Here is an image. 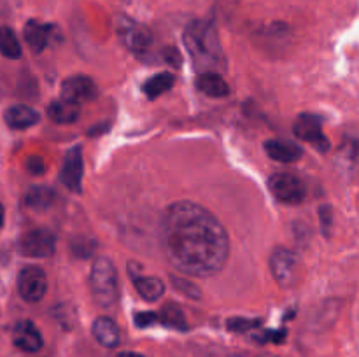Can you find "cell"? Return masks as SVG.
Here are the masks:
<instances>
[{
  "label": "cell",
  "mask_w": 359,
  "mask_h": 357,
  "mask_svg": "<svg viewBox=\"0 0 359 357\" xmlns=\"http://www.w3.org/2000/svg\"><path fill=\"white\" fill-rule=\"evenodd\" d=\"M161 245L168 262L189 276L216 275L230 255V238L219 219L188 200L172 203L165 210Z\"/></svg>",
  "instance_id": "cell-1"
},
{
  "label": "cell",
  "mask_w": 359,
  "mask_h": 357,
  "mask_svg": "<svg viewBox=\"0 0 359 357\" xmlns=\"http://www.w3.org/2000/svg\"><path fill=\"white\" fill-rule=\"evenodd\" d=\"M182 42L198 74H221L226 69V58H224L219 34L210 21L195 20L188 23L182 34Z\"/></svg>",
  "instance_id": "cell-2"
},
{
  "label": "cell",
  "mask_w": 359,
  "mask_h": 357,
  "mask_svg": "<svg viewBox=\"0 0 359 357\" xmlns=\"http://www.w3.org/2000/svg\"><path fill=\"white\" fill-rule=\"evenodd\" d=\"M90 290L95 303L100 308H112L118 303L119 284L118 270L109 258H97L91 265Z\"/></svg>",
  "instance_id": "cell-3"
},
{
  "label": "cell",
  "mask_w": 359,
  "mask_h": 357,
  "mask_svg": "<svg viewBox=\"0 0 359 357\" xmlns=\"http://www.w3.org/2000/svg\"><path fill=\"white\" fill-rule=\"evenodd\" d=\"M300 255L286 247H277L270 255V272L284 289L297 286L300 279Z\"/></svg>",
  "instance_id": "cell-4"
},
{
  "label": "cell",
  "mask_w": 359,
  "mask_h": 357,
  "mask_svg": "<svg viewBox=\"0 0 359 357\" xmlns=\"http://www.w3.org/2000/svg\"><path fill=\"white\" fill-rule=\"evenodd\" d=\"M269 189L277 202L284 205H298L305 200L307 189L300 177L287 172H279L269 178Z\"/></svg>",
  "instance_id": "cell-5"
},
{
  "label": "cell",
  "mask_w": 359,
  "mask_h": 357,
  "mask_svg": "<svg viewBox=\"0 0 359 357\" xmlns=\"http://www.w3.org/2000/svg\"><path fill=\"white\" fill-rule=\"evenodd\" d=\"M56 251V234L48 227H37L25 233L20 240V252L27 258H51Z\"/></svg>",
  "instance_id": "cell-6"
},
{
  "label": "cell",
  "mask_w": 359,
  "mask_h": 357,
  "mask_svg": "<svg viewBox=\"0 0 359 357\" xmlns=\"http://www.w3.org/2000/svg\"><path fill=\"white\" fill-rule=\"evenodd\" d=\"M118 35L130 51L139 52V55L146 52L151 48V42H153V35H151L149 28L128 16L118 18Z\"/></svg>",
  "instance_id": "cell-7"
},
{
  "label": "cell",
  "mask_w": 359,
  "mask_h": 357,
  "mask_svg": "<svg viewBox=\"0 0 359 357\" xmlns=\"http://www.w3.org/2000/svg\"><path fill=\"white\" fill-rule=\"evenodd\" d=\"M48 290V276L46 272L39 266H25L18 273V293L21 300L28 303H37L46 296Z\"/></svg>",
  "instance_id": "cell-8"
},
{
  "label": "cell",
  "mask_w": 359,
  "mask_h": 357,
  "mask_svg": "<svg viewBox=\"0 0 359 357\" xmlns=\"http://www.w3.org/2000/svg\"><path fill=\"white\" fill-rule=\"evenodd\" d=\"M293 132L298 139L314 146L319 153H326L330 149V140L323 132V122L319 115L300 114L294 121Z\"/></svg>",
  "instance_id": "cell-9"
},
{
  "label": "cell",
  "mask_w": 359,
  "mask_h": 357,
  "mask_svg": "<svg viewBox=\"0 0 359 357\" xmlns=\"http://www.w3.org/2000/svg\"><path fill=\"white\" fill-rule=\"evenodd\" d=\"M83 149L79 146H76L67 150L65 158H63L62 170H60V181L70 191L81 192V189H83Z\"/></svg>",
  "instance_id": "cell-10"
},
{
  "label": "cell",
  "mask_w": 359,
  "mask_h": 357,
  "mask_svg": "<svg viewBox=\"0 0 359 357\" xmlns=\"http://www.w3.org/2000/svg\"><path fill=\"white\" fill-rule=\"evenodd\" d=\"M63 100H69L72 104H84V102H91L97 98L98 88L95 84V80L88 76H72L67 77L62 84V90H60Z\"/></svg>",
  "instance_id": "cell-11"
},
{
  "label": "cell",
  "mask_w": 359,
  "mask_h": 357,
  "mask_svg": "<svg viewBox=\"0 0 359 357\" xmlns=\"http://www.w3.org/2000/svg\"><path fill=\"white\" fill-rule=\"evenodd\" d=\"M13 343L23 352H37L42 349V335L32 321L16 322L13 329Z\"/></svg>",
  "instance_id": "cell-12"
},
{
  "label": "cell",
  "mask_w": 359,
  "mask_h": 357,
  "mask_svg": "<svg viewBox=\"0 0 359 357\" xmlns=\"http://www.w3.org/2000/svg\"><path fill=\"white\" fill-rule=\"evenodd\" d=\"M265 153L269 158L279 163H294L304 156V149L297 146L294 142L290 140H280V139H270L265 142Z\"/></svg>",
  "instance_id": "cell-13"
},
{
  "label": "cell",
  "mask_w": 359,
  "mask_h": 357,
  "mask_svg": "<svg viewBox=\"0 0 359 357\" xmlns=\"http://www.w3.org/2000/svg\"><path fill=\"white\" fill-rule=\"evenodd\" d=\"M130 276H132L135 290L139 293V296L142 298V300L158 301L165 294V284L163 280L158 279V276L139 275V273L133 272L132 268H130Z\"/></svg>",
  "instance_id": "cell-14"
},
{
  "label": "cell",
  "mask_w": 359,
  "mask_h": 357,
  "mask_svg": "<svg viewBox=\"0 0 359 357\" xmlns=\"http://www.w3.org/2000/svg\"><path fill=\"white\" fill-rule=\"evenodd\" d=\"M4 119H6L7 126L13 130H27L32 128L39 122L41 115L35 108L28 107V105H11L9 108L4 114Z\"/></svg>",
  "instance_id": "cell-15"
},
{
  "label": "cell",
  "mask_w": 359,
  "mask_h": 357,
  "mask_svg": "<svg viewBox=\"0 0 359 357\" xmlns=\"http://www.w3.org/2000/svg\"><path fill=\"white\" fill-rule=\"evenodd\" d=\"M53 27L49 24L41 23L37 20L27 21L23 28V37L27 41L28 48L34 52H42L46 49V46L49 44V37H51Z\"/></svg>",
  "instance_id": "cell-16"
},
{
  "label": "cell",
  "mask_w": 359,
  "mask_h": 357,
  "mask_svg": "<svg viewBox=\"0 0 359 357\" xmlns=\"http://www.w3.org/2000/svg\"><path fill=\"white\" fill-rule=\"evenodd\" d=\"M196 88L203 94L212 98H224L230 94V86L223 79V76L217 72L198 74V77H196Z\"/></svg>",
  "instance_id": "cell-17"
},
{
  "label": "cell",
  "mask_w": 359,
  "mask_h": 357,
  "mask_svg": "<svg viewBox=\"0 0 359 357\" xmlns=\"http://www.w3.org/2000/svg\"><path fill=\"white\" fill-rule=\"evenodd\" d=\"M79 105L72 104L69 100H63V98L51 102L48 105V118L53 122H56V125H72V122H76L79 119Z\"/></svg>",
  "instance_id": "cell-18"
},
{
  "label": "cell",
  "mask_w": 359,
  "mask_h": 357,
  "mask_svg": "<svg viewBox=\"0 0 359 357\" xmlns=\"http://www.w3.org/2000/svg\"><path fill=\"white\" fill-rule=\"evenodd\" d=\"M93 331L95 340L100 343L102 346H107V349H114V346L119 345V328L112 318L109 317H98L97 321L93 322Z\"/></svg>",
  "instance_id": "cell-19"
},
{
  "label": "cell",
  "mask_w": 359,
  "mask_h": 357,
  "mask_svg": "<svg viewBox=\"0 0 359 357\" xmlns=\"http://www.w3.org/2000/svg\"><path fill=\"white\" fill-rule=\"evenodd\" d=\"M174 74L160 72L156 74V76L149 77V79L142 84V91L146 93V97L149 98V100H154V98H158L160 94H163L165 91L170 90V88L174 86Z\"/></svg>",
  "instance_id": "cell-20"
},
{
  "label": "cell",
  "mask_w": 359,
  "mask_h": 357,
  "mask_svg": "<svg viewBox=\"0 0 359 357\" xmlns=\"http://www.w3.org/2000/svg\"><path fill=\"white\" fill-rule=\"evenodd\" d=\"M53 202H55V191L48 186H34L25 196V203L34 210H48Z\"/></svg>",
  "instance_id": "cell-21"
},
{
  "label": "cell",
  "mask_w": 359,
  "mask_h": 357,
  "mask_svg": "<svg viewBox=\"0 0 359 357\" xmlns=\"http://www.w3.org/2000/svg\"><path fill=\"white\" fill-rule=\"evenodd\" d=\"M158 321L163 326H167V328L177 329V331H186L188 329L184 314H182V310L175 303L165 304L160 310V314H158Z\"/></svg>",
  "instance_id": "cell-22"
},
{
  "label": "cell",
  "mask_w": 359,
  "mask_h": 357,
  "mask_svg": "<svg viewBox=\"0 0 359 357\" xmlns=\"http://www.w3.org/2000/svg\"><path fill=\"white\" fill-rule=\"evenodd\" d=\"M0 52L9 59L21 58L20 38L9 27H0Z\"/></svg>",
  "instance_id": "cell-23"
},
{
  "label": "cell",
  "mask_w": 359,
  "mask_h": 357,
  "mask_svg": "<svg viewBox=\"0 0 359 357\" xmlns=\"http://www.w3.org/2000/svg\"><path fill=\"white\" fill-rule=\"evenodd\" d=\"M172 286L177 293H181L182 296L189 298V300H200L202 293H200L198 287L195 286V282L184 279V276H172Z\"/></svg>",
  "instance_id": "cell-24"
},
{
  "label": "cell",
  "mask_w": 359,
  "mask_h": 357,
  "mask_svg": "<svg viewBox=\"0 0 359 357\" xmlns=\"http://www.w3.org/2000/svg\"><path fill=\"white\" fill-rule=\"evenodd\" d=\"M95 240L88 237H76L70 244L72 247V252L77 255V258H90L91 254L95 252Z\"/></svg>",
  "instance_id": "cell-25"
},
{
  "label": "cell",
  "mask_w": 359,
  "mask_h": 357,
  "mask_svg": "<svg viewBox=\"0 0 359 357\" xmlns=\"http://www.w3.org/2000/svg\"><path fill=\"white\" fill-rule=\"evenodd\" d=\"M262 324V321L259 318H255V321H251V318H230L228 321V329L230 331H235V332H245L249 331V329H255L258 328V326Z\"/></svg>",
  "instance_id": "cell-26"
},
{
  "label": "cell",
  "mask_w": 359,
  "mask_h": 357,
  "mask_svg": "<svg viewBox=\"0 0 359 357\" xmlns=\"http://www.w3.org/2000/svg\"><path fill=\"white\" fill-rule=\"evenodd\" d=\"M319 220H321V231L326 238L332 234L333 230V210L330 205H323L319 209Z\"/></svg>",
  "instance_id": "cell-27"
},
{
  "label": "cell",
  "mask_w": 359,
  "mask_h": 357,
  "mask_svg": "<svg viewBox=\"0 0 359 357\" xmlns=\"http://www.w3.org/2000/svg\"><path fill=\"white\" fill-rule=\"evenodd\" d=\"M156 321L158 314H153V312H140V314L135 315L137 328H149V326H153Z\"/></svg>",
  "instance_id": "cell-28"
},
{
  "label": "cell",
  "mask_w": 359,
  "mask_h": 357,
  "mask_svg": "<svg viewBox=\"0 0 359 357\" xmlns=\"http://www.w3.org/2000/svg\"><path fill=\"white\" fill-rule=\"evenodd\" d=\"M161 52H163V59L168 63V65L175 66V69H179V66H181L182 58H181V52H179L177 49L167 48V49H163Z\"/></svg>",
  "instance_id": "cell-29"
},
{
  "label": "cell",
  "mask_w": 359,
  "mask_h": 357,
  "mask_svg": "<svg viewBox=\"0 0 359 357\" xmlns=\"http://www.w3.org/2000/svg\"><path fill=\"white\" fill-rule=\"evenodd\" d=\"M27 170L30 172V174H34V175L44 174V170H46L44 160H42L41 156H32V158H28V161H27Z\"/></svg>",
  "instance_id": "cell-30"
},
{
  "label": "cell",
  "mask_w": 359,
  "mask_h": 357,
  "mask_svg": "<svg viewBox=\"0 0 359 357\" xmlns=\"http://www.w3.org/2000/svg\"><path fill=\"white\" fill-rule=\"evenodd\" d=\"M284 338H286V331H266L263 332L262 336H259V342H273V343H280L284 342Z\"/></svg>",
  "instance_id": "cell-31"
},
{
  "label": "cell",
  "mask_w": 359,
  "mask_h": 357,
  "mask_svg": "<svg viewBox=\"0 0 359 357\" xmlns=\"http://www.w3.org/2000/svg\"><path fill=\"white\" fill-rule=\"evenodd\" d=\"M235 357H277V356H270V354H258V356H252V354H242V356H235Z\"/></svg>",
  "instance_id": "cell-32"
},
{
  "label": "cell",
  "mask_w": 359,
  "mask_h": 357,
  "mask_svg": "<svg viewBox=\"0 0 359 357\" xmlns=\"http://www.w3.org/2000/svg\"><path fill=\"white\" fill-rule=\"evenodd\" d=\"M118 357H144V356H140V354L137 352H121Z\"/></svg>",
  "instance_id": "cell-33"
},
{
  "label": "cell",
  "mask_w": 359,
  "mask_h": 357,
  "mask_svg": "<svg viewBox=\"0 0 359 357\" xmlns=\"http://www.w3.org/2000/svg\"><path fill=\"white\" fill-rule=\"evenodd\" d=\"M4 216H6V212H4V206H2V203H0V230H2V226H4Z\"/></svg>",
  "instance_id": "cell-34"
}]
</instances>
